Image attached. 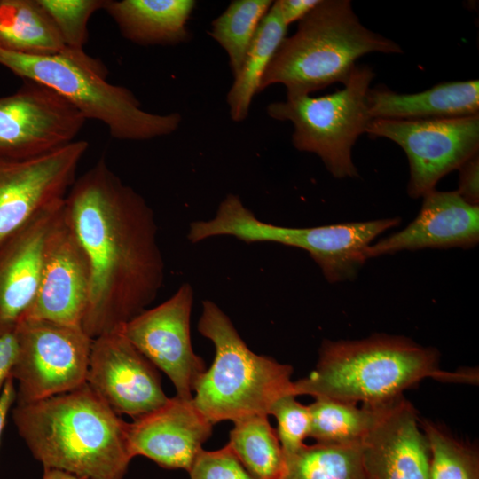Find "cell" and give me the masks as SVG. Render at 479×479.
I'll return each instance as SVG.
<instances>
[{"instance_id": "35", "label": "cell", "mask_w": 479, "mask_h": 479, "mask_svg": "<svg viewBox=\"0 0 479 479\" xmlns=\"http://www.w3.org/2000/svg\"><path fill=\"white\" fill-rule=\"evenodd\" d=\"M16 400V389L14 381L10 376L3 388L0 396V439L5 425L6 417L12 404Z\"/></svg>"}, {"instance_id": "21", "label": "cell", "mask_w": 479, "mask_h": 479, "mask_svg": "<svg viewBox=\"0 0 479 479\" xmlns=\"http://www.w3.org/2000/svg\"><path fill=\"white\" fill-rule=\"evenodd\" d=\"M194 0H107L104 10L121 34L139 45H176L190 40Z\"/></svg>"}, {"instance_id": "11", "label": "cell", "mask_w": 479, "mask_h": 479, "mask_svg": "<svg viewBox=\"0 0 479 479\" xmlns=\"http://www.w3.org/2000/svg\"><path fill=\"white\" fill-rule=\"evenodd\" d=\"M88 147L86 141L75 140L35 158L0 159V246L64 201Z\"/></svg>"}, {"instance_id": "23", "label": "cell", "mask_w": 479, "mask_h": 479, "mask_svg": "<svg viewBox=\"0 0 479 479\" xmlns=\"http://www.w3.org/2000/svg\"><path fill=\"white\" fill-rule=\"evenodd\" d=\"M287 26L272 5L262 20L227 96L230 116L234 122L247 118L254 97L259 93L263 76L286 38Z\"/></svg>"}, {"instance_id": "8", "label": "cell", "mask_w": 479, "mask_h": 479, "mask_svg": "<svg viewBox=\"0 0 479 479\" xmlns=\"http://www.w3.org/2000/svg\"><path fill=\"white\" fill-rule=\"evenodd\" d=\"M374 76L371 67L356 66L343 89L320 97L306 95L270 103L267 114L291 122L294 148L318 155L334 177H357L351 149L372 120L367 94Z\"/></svg>"}, {"instance_id": "16", "label": "cell", "mask_w": 479, "mask_h": 479, "mask_svg": "<svg viewBox=\"0 0 479 479\" xmlns=\"http://www.w3.org/2000/svg\"><path fill=\"white\" fill-rule=\"evenodd\" d=\"M360 447L366 479H430L428 442L403 397L382 406Z\"/></svg>"}, {"instance_id": "5", "label": "cell", "mask_w": 479, "mask_h": 479, "mask_svg": "<svg viewBox=\"0 0 479 479\" xmlns=\"http://www.w3.org/2000/svg\"><path fill=\"white\" fill-rule=\"evenodd\" d=\"M0 65L23 80L46 86L73 105L87 119L103 122L115 139L145 141L170 135L180 126L178 113L145 111L127 88L106 81L104 64L84 51L66 47L44 56L0 49Z\"/></svg>"}, {"instance_id": "7", "label": "cell", "mask_w": 479, "mask_h": 479, "mask_svg": "<svg viewBox=\"0 0 479 479\" xmlns=\"http://www.w3.org/2000/svg\"><path fill=\"white\" fill-rule=\"evenodd\" d=\"M399 221L395 217L314 227L280 226L258 219L238 195L230 193L212 218L190 224L187 239L195 244L231 236L248 244L270 242L297 247L309 253L328 282L335 283L353 279L367 260L371 242Z\"/></svg>"}, {"instance_id": "18", "label": "cell", "mask_w": 479, "mask_h": 479, "mask_svg": "<svg viewBox=\"0 0 479 479\" xmlns=\"http://www.w3.org/2000/svg\"><path fill=\"white\" fill-rule=\"evenodd\" d=\"M479 240V207L457 191L432 190L423 196L417 217L404 230L366 249L367 259L403 250L470 247Z\"/></svg>"}, {"instance_id": "31", "label": "cell", "mask_w": 479, "mask_h": 479, "mask_svg": "<svg viewBox=\"0 0 479 479\" xmlns=\"http://www.w3.org/2000/svg\"><path fill=\"white\" fill-rule=\"evenodd\" d=\"M188 473L190 479H255L228 444L216 451L202 450Z\"/></svg>"}, {"instance_id": "13", "label": "cell", "mask_w": 479, "mask_h": 479, "mask_svg": "<svg viewBox=\"0 0 479 479\" xmlns=\"http://www.w3.org/2000/svg\"><path fill=\"white\" fill-rule=\"evenodd\" d=\"M193 289L183 283L161 304L146 309L121 327L126 338L173 383L177 395L192 399L205 363L192 349Z\"/></svg>"}, {"instance_id": "24", "label": "cell", "mask_w": 479, "mask_h": 479, "mask_svg": "<svg viewBox=\"0 0 479 479\" xmlns=\"http://www.w3.org/2000/svg\"><path fill=\"white\" fill-rule=\"evenodd\" d=\"M228 444L255 479H282L286 457L268 415H254L233 422Z\"/></svg>"}, {"instance_id": "3", "label": "cell", "mask_w": 479, "mask_h": 479, "mask_svg": "<svg viewBox=\"0 0 479 479\" xmlns=\"http://www.w3.org/2000/svg\"><path fill=\"white\" fill-rule=\"evenodd\" d=\"M475 381V374L439 369L436 352L397 336L323 342L316 368L294 381V395H310L364 405L392 402L425 378Z\"/></svg>"}, {"instance_id": "19", "label": "cell", "mask_w": 479, "mask_h": 479, "mask_svg": "<svg viewBox=\"0 0 479 479\" xmlns=\"http://www.w3.org/2000/svg\"><path fill=\"white\" fill-rule=\"evenodd\" d=\"M63 204L37 216L0 246V334L15 331L35 300L46 240Z\"/></svg>"}, {"instance_id": "22", "label": "cell", "mask_w": 479, "mask_h": 479, "mask_svg": "<svg viewBox=\"0 0 479 479\" xmlns=\"http://www.w3.org/2000/svg\"><path fill=\"white\" fill-rule=\"evenodd\" d=\"M65 48L56 26L38 0H0V49L44 56Z\"/></svg>"}, {"instance_id": "15", "label": "cell", "mask_w": 479, "mask_h": 479, "mask_svg": "<svg viewBox=\"0 0 479 479\" xmlns=\"http://www.w3.org/2000/svg\"><path fill=\"white\" fill-rule=\"evenodd\" d=\"M90 281L87 256L62 207L46 240L35 300L21 321L45 320L82 327Z\"/></svg>"}, {"instance_id": "1", "label": "cell", "mask_w": 479, "mask_h": 479, "mask_svg": "<svg viewBox=\"0 0 479 479\" xmlns=\"http://www.w3.org/2000/svg\"><path fill=\"white\" fill-rule=\"evenodd\" d=\"M63 209L90 265L82 328L94 339L146 310L161 289L165 265L156 219L103 156L75 179Z\"/></svg>"}, {"instance_id": "20", "label": "cell", "mask_w": 479, "mask_h": 479, "mask_svg": "<svg viewBox=\"0 0 479 479\" xmlns=\"http://www.w3.org/2000/svg\"><path fill=\"white\" fill-rule=\"evenodd\" d=\"M368 113L372 119L426 120L478 114V80L445 82L412 94L387 88L369 90Z\"/></svg>"}, {"instance_id": "28", "label": "cell", "mask_w": 479, "mask_h": 479, "mask_svg": "<svg viewBox=\"0 0 479 479\" xmlns=\"http://www.w3.org/2000/svg\"><path fill=\"white\" fill-rule=\"evenodd\" d=\"M430 450V479H479L477 453L440 427L422 420Z\"/></svg>"}, {"instance_id": "33", "label": "cell", "mask_w": 479, "mask_h": 479, "mask_svg": "<svg viewBox=\"0 0 479 479\" xmlns=\"http://www.w3.org/2000/svg\"><path fill=\"white\" fill-rule=\"evenodd\" d=\"M19 353L16 331L0 334V396L6 380L11 376Z\"/></svg>"}, {"instance_id": "10", "label": "cell", "mask_w": 479, "mask_h": 479, "mask_svg": "<svg viewBox=\"0 0 479 479\" xmlns=\"http://www.w3.org/2000/svg\"><path fill=\"white\" fill-rule=\"evenodd\" d=\"M366 133L397 143L410 166L412 198L435 190L445 175L478 153L479 114L426 120L372 119Z\"/></svg>"}, {"instance_id": "34", "label": "cell", "mask_w": 479, "mask_h": 479, "mask_svg": "<svg viewBox=\"0 0 479 479\" xmlns=\"http://www.w3.org/2000/svg\"><path fill=\"white\" fill-rule=\"evenodd\" d=\"M320 0H277L273 5L281 19L288 27L290 24L302 20Z\"/></svg>"}, {"instance_id": "26", "label": "cell", "mask_w": 479, "mask_h": 479, "mask_svg": "<svg viewBox=\"0 0 479 479\" xmlns=\"http://www.w3.org/2000/svg\"><path fill=\"white\" fill-rule=\"evenodd\" d=\"M286 463L282 479H366L360 443L304 444Z\"/></svg>"}, {"instance_id": "6", "label": "cell", "mask_w": 479, "mask_h": 479, "mask_svg": "<svg viewBox=\"0 0 479 479\" xmlns=\"http://www.w3.org/2000/svg\"><path fill=\"white\" fill-rule=\"evenodd\" d=\"M198 330L213 343L216 353L195 386L192 401L212 425L269 416L278 399L294 395L293 368L253 352L213 301L201 302Z\"/></svg>"}, {"instance_id": "14", "label": "cell", "mask_w": 479, "mask_h": 479, "mask_svg": "<svg viewBox=\"0 0 479 479\" xmlns=\"http://www.w3.org/2000/svg\"><path fill=\"white\" fill-rule=\"evenodd\" d=\"M86 383L114 412L133 420L169 400L156 367L121 328L93 339Z\"/></svg>"}, {"instance_id": "36", "label": "cell", "mask_w": 479, "mask_h": 479, "mask_svg": "<svg viewBox=\"0 0 479 479\" xmlns=\"http://www.w3.org/2000/svg\"><path fill=\"white\" fill-rule=\"evenodd\" d=\"M42 479H84V478L79 477L77 475H75L73 474H70L63 470L43 467V474Z\"/></svg>"}, {"instance_id": "29", "label": "cell", "mask_w": 479, "mask_h": 479, "mask_svg": "<svg viewBox=\"0 0 479 479\" xmlns=\"http://www.w3.org/2000/svg\"><path fill=\"white\" fill-rule=\"evenodd\" d=\"M56 26L66 47L82 50L91 15L107 0H38Z\"/></svg>"}, {"instance_id": "12", "label": "cell", "mask_w": 479, "mask_h": 479, "mask_svg": "<svg viewBox=\"0 0 479 479\" xmlns=\"http://www.w3.org/2000/svg\"><path fill=\"white\" fill-rule=\"evenodd\" d=\"M86 119L50 88L24 80L0 98V159L27 160L74 141Z\"/></svg>"}, {"instance_id": "27", "label": "cell", "mask_w": 479, "mask_h": 479, "mask_svg": "<svg viewBox=\"0 0 479 479\" xmlns=\"http://www.w3.org/2000/svg\"><path fill=\"white\" fill-rule=\"evenodd\" d=\"M271 0H233L211 23L208 35L224 49L234 77L265 15Z\"/></svg>"}, {"instance_id": "17", "label": "cell", "mask_w": 479, "mask_h": 479, "mask_svg": "<svg viewBox=\"0 0 479 479\" xmlns=\"http://www.w3.org/2000/svg\"><path fill=\"white\" fill-rule=\"evenodd\" d=\"M212 428L192 398L169 397L160 408L128 423L130 452L167 469L189 472Z\"/></svg>"}, {"instance_id": "9", "label": "cell", "mask_w": 479, "mask_h": 479, "mask_svg": "<svg viewBox=\"0 0 479 479\" xmlns=\"http://www.w3.org/2000/svg\"><path fill=\"white\" fill-rule=\"evenodd\" d=\"M19 353L11 376L16 404L71 391L86 383L91 344L81 326L23 320L16 327Z\"/></svg>"}, {"instance_id": "30", "label": "cell", "mask_w": 479, "mask_h": 479, "mask_svg": "<svg viewBox=\"0 0 479 479\" xmlns=\"http://www.w3.org/2000/svg\"><path fill=\"white\" fill-rule=\"evenodd\" d=\"M270 415L278 422L276 430L285 457L299 451L310 436L311 417L309 405H303L294 395H286L272 405Z\"/></svg>"}, {"instance_id": "32", "label": "cell", "mask_w": 479, "mask_h": 479, "mask_svg": "<svg viewBox=\"0 0 479 479\" xmlns=\"http://www.w3.org/2000/svg\"><path fill=\"white\" fill-rule=\"evenodd\" d=\"M459 169V194L468 203L478 205L479 201V159L478 153L466 161Z\"/></svg>"}, {"instance_id": "2", "label": "cell", "mask_w": 479, "mask_h": 479, "mask_svg": "<svg viewBox=\"0 0 479 479\" xmlns=\"http://www.w3.org/2000/svg\"><path fill=\"white\" fill-rule=\"evenodd\" d=\"M18 434L43 467L84 479H123L130 460L128 423L87 384L12 412Z\"/></svg>"}, {"instance_id": "4", "label": "cell", "mask_w": 479, "mask_h": 479, "mask_svg": "<svg viewBox=\"0 0 479 479\" xmlns=\"http://www.w3.org/2000/svg\"><path fill=\"white\" fill-rule=\"evenodd\" d=\"M402 53L400 46L366 28L349 0H320L286 37L268 66L259 93L273 84L287 98L310 95L335 82L344 84L360 57Z\"/></svg>"}, {"instance_id": "25", "label": "cell", "mask_w": 479, "mask_h": 479, "mask_svg": "<svg viewBox=\"0 0 479 479\" xmlns=\"http://www.w3.org/2000/svg\"><path fill=\"white\" fill-rule=\"evenodd\" d=\"M383 405L357 407V404L317 397L309 405L310 436L320 444L360 443L374 425Z\"/></svg>"}]
</instances>
